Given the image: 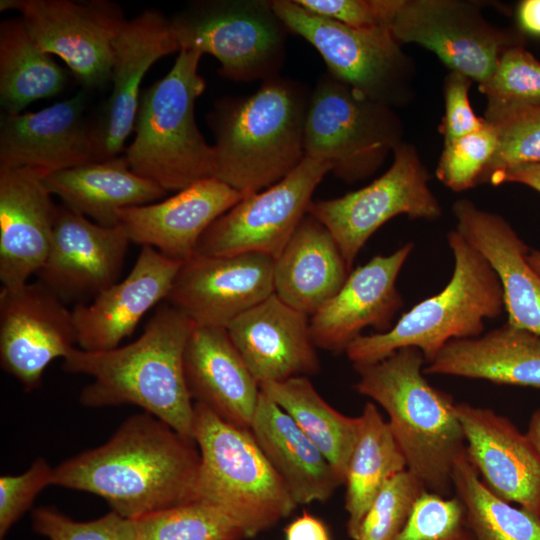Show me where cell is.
<instances>
[{"mask_svg": "<svg viewBox=\"0 0 540 540\" xmlns=\"http://www.w3.org/2000/svg\"><path fill=\"white\" fill-rule=\"evenodd\" d=\"M200 464L194 441L145 412L105 444L59 464L53 485L98 495L133 519L195 501Z\"/></svg>", "mask_w": 540, "mask_h": 540, "instance_id": "obj_1", "label": "cell"}, {"mask_svg": "<svg viewBox=\"0 0 540 540\" xmlns=\"http://www.w3.org/2000/svg\"><path fill=\"white\" fill-rule=\"evenodd\" d=\"M195 327L182 311L163 304L132 343L104 351L73 347L63 369L93 379L81 392L84 406L135 404L194 441V404L184 354Z\"/></svg>", "mask_w": 540, "mask_h": 540, "instance_id": "obj_2", "label": "cell"}, {"mask_svg": "<svg viewBox=\"0 0 540 540\" xmlns=\"http://www.w3.org/2000/svg\"><path fill=\"white\" fill-rule=\"evenodd\" d=\"M422 352L401 348L376 363L353 366L355 390L380 405L407 469L429 492L449 497L456 460L466 443L452 396L425 378Z\"/></svg>", "mask_w": 540, "mask_h": 540, "instance_id": "obj_3", "label": "cell"}, {"mask_svg": "<svg viewBox=\"0 0 540 540\" xmlns=\"http://www.w3.org/2000/svg\"><path fill=\"white\" fill-rule=\"evenodd\" d=\"M310 94L300 83L275 76L248 97L220 99L208 115L214 178L251 194L290 174L305 158Z\"/></svg>", "mask_w": 540, "mask_h": 540, "instance_id": "obj_4", "label": "cell"}, {"mask_svg": "<svg viewBox=\"0 0 540 540\" xmlns=\"http://www.w3.org/2000/svg\"><path fill=\"white\" fill-rule=\"evenodd\" d=\"M447 241L454 258L450 281L405 312L390 330L354 340L345 351L353 366L376 363L405 347L419 349L428 364L448 342L481 336L485 320L502 314L503 289L487 260L456 229Z\"/></svg>", "mask_w": 540, "mask_h": 540, "instance_id": "obj_5", "label": "cell"}, {"mask_svg": "<svg viewBox=\"0 0 540 540\" xmlns=\"http://www.w3.org/2000/svg\"><path fill=\"white\" fill-rule=\"evenodd\" d=\"M201 57L200 52L180 50L169 72L141 94L135 137L125 150L131 170L167 192L214 177L213 146L194 115L195 102L206 88L198 73Z\"/></svg>", "mask_w": 540, "mask_h": 540, "instance_id": "obj_6", "label": "cell"}, {"mask_svg": "<svg viewBox=\"0 0 540 540\" xmlns=\"http://www.w3.org/2000/svg\"><path fill=\"white\" fill-rule=\"evenodd\" d=\"M193 440L201 464L195 501L215 506L252 538L297 507L249 428L225 421L194 404Z\"/></svg>", "mask_w": 540, "mask_h": 540, "instance_id": "obj_7", "label": "cell"}, {"mask_svg": "<svg viewBox=\"0 0 540 540\" xmlns=\"http://www.w3.org/2000/svg\"><path fill=\"white\" fill-rule=\"evenodd\" d=\"M170 23L179 51L214 56L219 74L233 81H265L278 76L285 61L288 29L272 1H197Z\"/></svg>", "mask_w": 540, "mask_h": 540, "instance_id": "obj_8", "label": "cell"}, {"mask_svg": "<svg viewBox=\"0 0 540 540\" xmlns=\"http://www.w3.org/2000/svg\"><path fill=\"white\" fill-rule=\"evenodd\" d=\"M399 121L391 107L323 76L310 94L305 157L330 166L347 183L371 176L400 144Z\"/></svg>", "mask_w": 540, "mask_h": 540, "instance_id": "obj_9", "label": "cell"}, {"mask_svg": "<svg viewBox=\"0 0 540 540\" xmlns=\"http://www.w3.org/2000/svg\"><path fill=\"white\" fill-rule=\"evenodd\" d=\"M393 155L389 169L367 186L310 203L308 213L329 230L350 270L370 237L392 218L406 215L432 221L442 215L415 148L400 143Z\"/></svg>", "mask_w": 540, "mask_h": 540, "instance_id": "obj_10", "label": "cell"}, {"mask_svg": "<svg viewBox=\"0 0 540 540\" xmlns=\"http://www.w3.org/2000/svg\"><path fill=\"white\" fill-rule=\"evenodd\" d=\"M272 4L286 28L319 52L332 77L390 107L399 100L407 58L391 27L353 28L313 14L294 0Z\"/></svg>", "mask_w": 540, "mask_h": 540, "instance_id": "obj_11", "label": "cell"}, {"mask_svg": "<svg viewBox=\"0 0 540 540\" xmlns=\"http://www.w3.org/2000/svg\"><path fill=\"white\" fill-rule=\"evenodd\" d=\"M330 171L328 164L305 157L282 180L247 194L216 219L202 235L196 254L255 252L276 259L308 213L316 187Z\"/></svg>", "mask_w": 540, "mask_h": 540, "instance_id": "obj_12", "label": "cell"}, {"mask_svg": "<svg viewBox=\"0 0 540 540\" xmlns=\"http://www.w3.org/2000/svg\"><path fill=\"white\" fill-rule=\"evenodd\" d=\"M17 10L46 53L60 57L84 90L111 82L113 41L126 22L109 0H1L0 11Z\"/></svg>", "mask_w": 540, "mask_h": 540, "instance_id": "obj_13", "label": "cell"}, {"mask_svg": "<svg viewBox=\"0 0 540 540\" xmlns=\"http://www.w3.org/2000/svg\"><path fill=\"white\" fill-rule=\"evenodd\" d=\"M391 30L400 43L435 53L450 69L476 81L489 79L502 53L521 44L482 17L478 4L455 0H402Z\"/></svg>", "mask_w": 540, "mask_h": 540, "instance_id": "obj_14", "label": "cell"}, {"mask_svg": "<svg viewBox=\"0 0 540 540\" xmlns=\"http://www.w3.org/2000/svg\"><path fill=\"white\" fill-rule=\"evenodd\" d=\"M40 281L0 291V362L27 391L77 343L72 310Z\"/></svg>", "mask_w": 540, "mask_h": 540, "instance_id": "obj_15", "label": "cell"}, {"mask_svg": "<svg viewBox=\"0 0 540 540\" xmlns=\"http://www.w3.org/2000/svg\"><path fill=\"white\" fill-rule=\"evenodd\" d=\"M275 259L262 253L195 254L185 261L167 300L196 326L227 328L274 294Z\"/></svg>", "mask_w": 540, "mask_h": 540, "instance_id": "obj_16", "label": "cell"}, {"mask_svg": "<svg viewBox=\"0 0 540 540\" xmlns=\"http://www.w3.org/2000/svg\"><path fill=\"white\" fill-rule=\"evenodd\" d=\"M129 243L120 225L102 226L62 204L38 281L64 303H86L118 282Z\"/></svg>", "mask_w": 540, "mask_h": 540, "instance_id": "obj_17", "label": "cell"}, {"mask_svg": "<svg viewBox=\"0 0 540 540\" xmlns=\"http://www.w3.org/2000/svg\"><path fill=\"white\" fill-rule=\"evenodd\" d=\"M179 51L170 19L147 9L126 20L113 41L112 91L94 125L97 161L119 156L134 131L140 84L160 58Z\"/></svg>", "mask_w": 540, "mask_h": 540, "instance_id": "obj_18", "label": "cell"}, {"mask_svg": "<svg viewBox=\"0 0 540 540\" xmlns=\"http://www.w3.org/2000/svg\"><path fill=\"white\" fill-rule=\"evenodd\" d=\"M414 246L408 242L390 255H376L350 272L338 293L311 315L317 348L342 353L363 335V329L373 327L383 333L392 328L403 307L396 281Z\"/></svg>", "mask_w": 540, "mask_h": 540, "instance_id": "obj_19", "label": "cell"}, {"mask_svg": "<svg viewBox=\"0 0 540 540\" xmlns=\"http://www.w3.org/2000/svg\"><path fill=\"white\" fill-rule=\"evenodd\" d=\"M86 103L83 90L37 112L4 114L0 168H32L49 174L97 161Z\"/></svg>", "mask_w": 540, "mask_h": 540, "instance_id": "obj_20", "label": "cell"}, {"mask_svg": "<svg viewBox=\"0 0 540 540\" xmlns=\"http://www.w3.org/2000/svg\"><path fill=\"white\" fill-rule=\"evenodd\" d=\"M466 455L501 499L540 518V456L526 433L493 409L456 403Z\"/></svg>", "mask_w": 540, "mask_h": 540, "instance_id": "obj_21", "label": "cell"}, {"mask_svg": "<svg viewBox=\"0 0 540 540\" xmlns=\"http://www.w3.org/2000/svg\"><path fill=\"white\" fill-rule=\"evenodd\" d=\"M246 195L217 178H206L161 202L122 208L118 221L130 242L184 263L196 254L210 225Z\"/></svg>", "mask_w": 540, "mask_h": 540, "instance_id": "obj_22", "label": "cell"}, {"mask_svg": "<svg viewBox=\"0 0 540 540\" xmlns=\"http://www.w3.org/2000/svg\"><path fill=\"white\" fill-rule=\"evenodd\" d=\"M226 330L259 385L320 371L309 315L275 294L238 316Z\"/></svg>", "mask_w": 540, "mask_h": 540, "instance_id": "obj_23", "label": "cell"}, {"mask_svg": "<svg viewBox=\"0 0 540 540\" xmlns=\"http://www.w3.org/2000/svg\"><path fill=\"white\" fill-rule=\"evenodd\" d=\"M32 168H0V281L4 288L28 283L48 255L58 205Z\"/></svg>", "mask_w": 540, "mask_h": 540, "instance_id": "obj_24", "label": "cell"}, {"mask_svg": "<svg viewBox=\"0 0 540 540\" xmlns=\"http://www.w3.org/2000/svg\"><path fill=\"white\" fill-rule=\"evenodd\" d=\"M182 264L151 246H142L124 280L89 303L75 304L72 313L81 349L104 351L118 347L146 312L167 299Z\"/></svg>", "mask_w": 540, "mask_h": 540, "instance_id": "obj_25", "label": "cell"}, {"mask_svg": "<svg viewBox=\"0 0 540 540\" xmlns=\"http://www.w3.org/2000/svg\"><path fill=\"white\" fill-rule=\"evenodd\" d=\"M456 230L487 260L504 295L507 323L540 335V276L528 263L530 250L499 214L467 199L453 204Z\"/></svg>", "mask_w": 540, "mask_h": 540, "instance_id": "obj_26", "label": "cell"}, {"mask_svg": "<svg viewBox=\"0 0 540 540\" xmlns=\"http://www.w3.org/2000/svg\"><path fill=\"white\" fill-rule=\"evenodd\" d=\"M184 369L192 399L225 421L250 428L260 385L226 328L196 326L186 345Z\"/></svg>", "mask_w": 540, "mask_h": 540, "instance_id": "obj_27", "label": "cell"}, {"mask_svg": "<svg viewBox=\"0 0 540 540\" xmlns=\"http://www.w3.org/2000/svg\"><path fill=\"white\" fill-rule=\"evenodd\" d=\"M424 374L540 388V335L506 322L479 337L452 340Z\"/></svg>", "mask_w": 540, "mask_h": 540, "instance_id": "obj_28", "label": "cell"}, {"mask_svg": "<svg viewBox=\"0 0 540 540\" xmlns=\"http://www.w3.org/2000/svg\"><path fill=\"white\" fill-rule=\"evenodd\" d=\"M249 429L297 505L327 501L343 485L319 448L262 391Z\"/></svg>", "mask_w": 540, "mask_h": 540, "instance_id": "obj_29", "label": "cell"}, {"mask_svg": "<svg viewBox=\"0 0 540 540\" xmlns=\"http://www.w3.org/2000/svg\"><path fill=\"white\" fill-rule=\"evenodd\" d=\"M351 271L329 230L307 213L275 259L274 294L313 315L338 293Z\"/></svg>", "mask_w": 540, "mask_h": 540, "instance_id": "obj_30", "label": "cell"}, {"mask_svg": "<svg viewBox=\"0 0 540 540\" xmlns=\"http://www.w3.org/2000/svg\"><path fill=\"white\" fill-rule=\"evenodd\" d=\"M43 181L62 204L96 223L119 225V210L149 204L167 191L131 170L125 156L46 174Z\"/></svg>", "mask_w": 540, "mask_h": 540, "instance_id": "obj_31", "label": "cell"}, {"mask_svg": "<svg viewBox=\"0 0 540 540\" xmlns=\"http://www.w3.org/2000/svg\"><path fill=\"white\" fill-rule=\"evenodd\" d=\"M360 428L345 483L347 533L356 540L362 521L381 489L407 464L392 430L377 406L367 402L359 415Z\"/></svg>", "mask_w": 540, "mask_h": 540, "instance_id": "obj_32", "label": "cell"}, {"mask_svg": "<svg viewBox=\"0 0 540 540\" xmlns=\"http://www.w3.org/2000/svg\"><path fill=\"white\" fill-rule=\"evenodd\" d=\"M260 390L294 420L325 455L344 484L359 434V416H347L334 409L308 377L263 383Z\"/></svg>", "mask_w": 540, "mask_h": 540, "instance_id": "obj_33", "label": "cell"}, {"mask_svg": "<svg viewBox=\"0 0 540 540\" xmlns=\"http://www.w3.org/2000/svg\"><path fill=\"white\" fill-rule=\"evenodd\" d=\"M65 71L32 39L21 18L0 24V104L16 115L30 103L61 93Z\"/></svg>", "mask_w": 540, "mask_h": 540, "instance_id": "obj_34", "label": "cell"}, {"mask_svg": "<svg viewBox=\"0 0 540 540\" xmlns=\"http://www.w3.org/2000/svg\"><path fill=\"white\" fill-rule=\"evenodd\" d=\"M452 482L474 540H540V518L490 491L466 452L455 462Z\"/></svg>", "mask_w": 540, "mask_h": 540, "instance_id": "obj_35", "label": "cell"}, {"mask_svg": "<svg viewBox=\"0 0 540 540\" xmlns=\"http://www.w3.org/2000/svg\"><path fill=\"white\" fill-rule=\"evenodd\" d=\"M479 90L487 100L483 118L491 125L540 106V61L521 44L512 46Z\"/></svg>", "mask_w": 540, "mask_h": 540, "instance_id": "obj_36", "label": "cell"}, {"mask_svg": "<svg viewBox=\"0 0 540 540\" xmlns=\"http://www.w3.org/2000/svg\"><path fill=\"white\" fill-rule=\"evenodd\" d=\"M135 540H243L248 535L229 515L193 501L133 518Z\"/></svg>", "mask_w": 540, "mask_h": 540, "instance_id": "obj_37", "label": "cell"}, {"mask_svg": "<svg viewBox=\"0 0 540 540\" xmlns=\"http://www.w3.org/2000/svg\"><path fill=\"white\" fill-rule=\"evenodd\" d=\"M497 143V131L489 123L476 132L444 142L435 171L437 178L456 192L481 184Z\"/></svg>", "mask_w": 540, "mask_h": 540, "instance_id": "obj_38", "label": "cell"}, {"mask_svg": "<svg viewBox=\"0 0 540 540\" xmlns=\"http://www.w3.org/2000/svg\"><path fill=\"white\" fill-rule=\"evenodd\" d=\"M425 490L408 469L394 476L369 507L356 540H394Z\"/></svg>", "mask_w": 540, "mask_h": 540, "instance_id": "obj_39", "label": "cell"}, {"mask_svg": "<svg viewBox=\"0 0 540 540\" xmlns=\"http://www.w3.org/2000/svg\"><path fill=\"white\" fill-rule=\"evenodd\" d=\"M394 540H474L459 499L425 490Z\"/></svg>", "mask_w": 540, "mask_h": 540, "instance_id": "obj_40", "label": "cell"}, {"mask_svg": "<svg viewBox=\"0 0 540 540\" xmlns=\"http://www.w3.org/2000/svg\"><path fill=\"white\" fill-rule=\"evenodd\" d=\"M497 131V148L481 183L500 171L540 163V106L522 111L493 125Z\"/></svg>", "mask_w": 540, "mask_h": 540, "instance_id": "obj_41", "label": "cell"}, {"mask_svg": "<svg viewBox=\"0 0 540 540\" xmlns=\"http://www.w3.org/2000/svg\"><path fill=\"white\" fill-rule=\"evenodd\" d=\"M33 529L49 540H135L133 519L111 511L91 521H75L55 509L32 513Z\"/></svg>", "mask_w": 540, "mask_h": 540, "instance_id": "obj_42", "label": "cell"}, {"mask_svg": "<svg viewBox=\"0 0 540 540\" xmlns=\"http://www.w3.org/2000/svg\"><path fill=\"white\" fill-rule=\"evenodd\" d=\"M53 470L43 458H39L20 475L0 477L1 540L31 506L38 493L53 484Z\"/></svg>", "mask_w": 540, "mask_h": 540, "instance_id": "obj_43", "label": "cell"}, {"mask_svg": "<svg viewBox=\"0 0 540 540\" xmlns=\"http://www.w3.org/2000/svg\"><path fill=\"white\" fill-rule=\"evenodd\" d=\"M307 11L353 28L391 27L402 0H294Z\"/></svg>", "mask_w": 540, "mask_h": 540, "instance_id": "obj_44", "label": "cell"}, {"mask_svg": "<svg viewBox=\"0 0 540 540\" xmlns=\"http://www.w3.org/2000/svg\"><path fill=\"white\" fill-rule=\"evenodd\" d=\"M471 81L467 76L453 71L445 79V113L439 127L444 142L476 132L487 124L471 107L468 97Z\"/></svg>", "mask_w": 540, "mask_h": 540, "instance_id": "obj_45", "label": "cell"}, {"mask_svg": "<svg viewBox=\"0 0 540 540\" xmlns=\"http://www.w3.org/2000/svg\"><path fill=\"white\" fill-rule=\"evenodd\" d=\"M285 540H333L326 523L304 511L284 528Z\"/></svg>", "mask_w": 540, "mask_h": 540, "instance_id": "obj_46", "label": "cell"}, {"mask_svg": "<svg viewBox=\"0 0 540 540\" xmlns=\"http://www.w3.org/2000/svg\"><path fill=\"white\" fill-rule=\"evenodd\" d=\"M507 182L523 184L540 193V163L512 167L493 174L488 180L492 185Z\"/></svg>", "mask_w": 540, "mask_h": 540, "instance_id": "obj_47", "label": "cell"}, {"mask_svg": "<svg viewBox=\"0 0 540 540\" xmlns=\"http://www.w3.org/2000/svg\"><path fill=\"white\" fill-rule=\"evenodd\" d=\"M519 28L526 34L540 37V0H523L516 11Z\"/></svg>", "mask_w": 540, "mask_h": 540, "instance_id": "obj_48", "label": "cell"}, {"mask_svg": "<svg viewBox=\"0 0 540 540\" xmlns=\"http://www.w3.org/2000/svg\"><path fill=\"white\" fill-rule=\"evenodd\" d=\"M526 435L540 456V408L532 414Z\"/></svg>", "mask_w": 540, "mask_h": 540, "instance_id": "obj_49", "label": "cell"}, {"mask_svg": "<svg viewBox=\"0 0 540 540\" xmlns=\"http://www.w3.org/2000/svg\"><path fill=\"white\" fill-rule=\"evenodd\" d=\"M528 263L531 265V267L537 272V274L540 276V251L533 250L530 251L527 255Z\"/></svg>", "mask_w": 540, "mask_h": 540, "instance_id": "obj_50", "label": "cell"}]
</instances>
